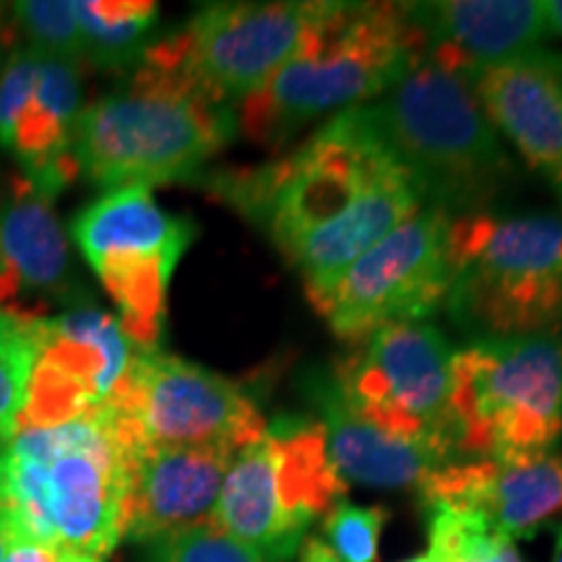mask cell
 <instances>
[{"label":"cell","mask_w":562,"mask_h":562,"mask_svg":"<svg viewBox=\"0 0 562 562\" xmlns=\"http://www.w3.org/2000/svg\"><path fill=\"white\" fill-rule=\"evenodd\" d=\"M370 110L427 206L474 214L508 182L503 140L459 70L422 58Z\"/></svg>","instance_id":"obj_5"},{"label":"cell","mask_w":562,"mask_h":562,"mask_svg":"<svg viewBox=\"0 0 562 562\" xmlns=\"http://www.w3.org/2000/svg\"><path fill=\"white\" fill-rule=\"evenodd\" d=\"M425 58L406 3H328L294 58L240 104V128L266 149L331 112L383 97Z\"/></svg>","instance_id":"obj_2"},{"label":"cell","mask_w":562,"mask_h":562,"mask_svg":"<svg viewBox=\"0 0 562 562\" xmlns=\"http://www.w3.org/2000/svg\"><path fill=\"white\" fill-rule=\"evenodd\" d=\"M66 271V235L53 199L24 172L0 170V311L19 315L21 294L55 290Z\"/></svg>","instance_id":"obj_19"},{"label":"cell","mask_w":562,"mask_h":562,"mask_svg":"<svg viewBox=\"0 0 562 562\" xmlns=\"http://www.w3.org/2000/svg\"><path fill=\"white\" fill-rule=\"evenodd\" d=\"M315 404L321 406V425L326 432V451L336 474L344 482H357L375 490L422 492L427 480L448 463H456L427 442L406 440L370 425L355 414L334 383L313 385Z\"/></svg>","instance_id":"obj_18"},{"label":"cell","mask_w":562,"mask_h":562,"mask_svg":"<svg viewBox=\"0 0 562 562\" xmlns=\"http://www.w3.org/2000/svg\"><path fill=\"white\" fill-rule=\"evenodd\" d=\"M83 63L123 70L149 50L159 5L151 0H76Z\"/></svg>","instance_id":"obj_21"},{"label":"cell","mask_w":562,"mask_h":562,"mask_svg":"<svg viewBox=\"0 0 562 562\" xmlns=\"http://www.w3.org/2000/svg\"><path fill=\"white\" fill-rule=\"evenodd\" d=\"M347 487L321 419L279 417L232 459L211 524L269 562H286Z\"/></svg>","instance_id":"obj_8"},{"label":"cell","mask_w":562,"mask_h":562,"mask_svg":"<svg viewBox=\"0 0 562 562\" xmlns=\"http://www.w3.org/2000/svg\"><path fill=\"white\" fill-rule=\"evenodd\" d=\"M237 128L235 108L138 63L128 87L81 112L74 154L97 186L151 188L195 178Z\"/></svg>","instance_id":"obj_4"},{"label":"cell","mask_w":562,"mask_h":562,"mask_svg":"<svg viewBox=\"0 0 562 562\" xmlns=\"http://www.w3.org/2000/svg\"><path fill=\"white\" fill-rule=\"evenodd\" d=\"M5 472H9V440L0 438V516L5 510Z\"/></svg>","instance_id":"obj_32"},{"label":"cell","mask_w":562,"mask_h":562,"mask_svg":"<svg viewBox=\"0 0 562 562\" xmlns=\"http://www.w3.org/2000/svg\"><path fill=\"white\" fill-rule=\"evenodd\" d=\"M425 37V58L459 70H476L537 50L547 37L544 3L539 0H435L406 3Z\"/></svg>","instance_id":"obj_17"},{"label":"cell","mask_w":562,"mask_h":562,"mask_svg":"<svg viewBox=\"0 0 562 562\" xmlns=\"http://www.w3.org/2000/svg\"><path fill=\"white\" fill-rule=\"evenodd\" d=\"M63 562H102V560L83 558V554H70V552H63Z\"/></svg>","instance_id":"obj_35"},{"label":"cell","mask_w":562,"mask_h":562,"mask_svg":"<svg viewBox=\"0 0 562 562\" xmlns=\"http://www.w3.org/2000/svg\"><path fill=\"white\" fill-rule=\"evenodd\" d=\"M3 562H63V552L55 547L30 542V539H19L11 533L9 550H5Z\"/></svg>","instance_id":"obj_29"},{"label":"cell","mask_w":562,"mask_h":562,"mask_svg":"<svg viewBox=\"0 0 562 562\" xmlns=\"http://www.w3.org/2000/svg\"><path fill=\"white\" fill-rule=\"evenodd\" d=\"M389 510L339 501L323 516V537L341 562H375Z\"/></svg>","instance_id":"obj_26"},{"label":"cell","mask_w":562,"mask_h":562,"mask_svg":"<svg viewBox=\"0 0 562 562\" xmlns=\"http://www.w3.org/2000/svg\"><path fill=\"white\" fill-rule=\"evenodd\" d=\"M0 34H3V13H0Z\"/></svg>","instance_id":"obj_37"},{"label":"cell","mask_w":562,"mask_h":562,"mask_svg":"<svg viewBox=\"0 0 562 562\" xmlns=\"http://www.w3.org/2000/svg\"><path fill=\"white\" fill-rule=\"evenodd\" d=\"M425 508L474 513L497 533L529 539L562 513V451L531 459H476L442 467L419 492Z\"/></svg>","instance_id":"obj_14"},{"label":"cell","mask_w":562,"mask_h":562,"mask_svg":"<svg viewBox=\"0 0 562 562\" xmlns=\"http://www.w3.org/2000/svg\"><path fill=\"white\" fill-rule=\"evenodd\" d=\"M451 360L430 323H393L368 336L336 368V391L355 414L398 438L459 459L451 419Z\"/></svg>","instance_id":"obj_12"},{"label":"cell","mask_w":562,"mask_h":562,"mask_svg":"<svg viewBox=\"0 0 562 562\" xmlns=\"http://www.w3.org/2000/svg\"><path fill=\"white\" fill-rule=\"evenodd\" d=\"M448 311L484 339L562 323V214H461L448 240Z\"/></svg>","instance_id":"obj_6"},{"label":"cell","mask_w":562,"mask_h":562,"mask_svg":"<svg viewBox=\"0 0 562 562\" xmlns=\"http://www.w3.org/2000/svg\"><path fill=\"white\" fill-rule=\"evenodd\" d=\"M544 19H547V37H560L562 40V0H552L544 3Z\"/></svg>","instance_id":"obj_31"},{"label":"cell","mask_w":562,"mask_h":562,"mask_svg":"<svg viewBox=\"0 0 562 562\" xmlns=\"http://www.w3.org/2000/svg\"><path fill=\"white\" fill-rule=\"evenodd\" d=\"M237 451L224 446H170L131 453L123 539L157 542L211 524Z\"/></svg>","instance_id":"obj_15"},{"label":"cell","mask_w":562,"mask_h":562,"mask_svg":"<svg viewBox=\"0 0 562 562\" xmlns=\"http://www.w3.org/2000/svg\"><path fill=\"white\" fill-rule=\"evenodd\" d=\"M300 562H341L336 554L328 550V544L318 537H311L302 542L300 550Z\"/></svg>","instance_id":"obj_30"},{"label":"cell","mask_w":562,"mask_h":562,"mask_svg":"<svg viewBox=\"0 0 562 562\" xmlns=\"http://www.w3.org/2000/svg\"><path fill=\"white\" fill-rule=\"evenodd\" d=\"M102 406L128 453L170 446L240 451L266 430L243 385L161 349L133 351L128 372Z\"/></svg>","instance_id":"obj_11"},{"label":"cell","mask_w":562,"mask_h":562,"mask_svg":"<svg viewBox=\"0 0 562 562\" xmlns=\"http://www.w3.org/2000/svg\"><path fill=\"white\" fill-rule=\"evenodd\" d=\"M131 453L100 404L53 430L9 440L3 518L13 537L102 560L123 539Z\"/></svg>","instance_id":"obj_3"},{"label":"cell","mask_w":562,"mask_h":562,"mask_svg":"<svg viewBox=\"0 0 562 562\" xmlns=\"http://www.w3.org/2000/svg\"><path fill=\"white\" fill-rule=\"evenodd\" d=\"M552 562H562V524L554 529V554Z\"/></svg>","instance_id":"obj_34"},{"label":"cell","mask_w":562,"mask_h":562,"mask_svg":"<svg viewBox=\"0 0 562 562\" xmlns=\"http://www.w3.org/2000/svg\"><path fill=\"white\" fill-rule=\"evenodd\" d=\"M70 235L115 300L133 349H159L167 292L195 237L193 222L167 214L151 188L123 186L79 211Z\"/></svg>","instance_id":"obj_10"},{"label":"cell","mask_w":562,"mask_h":562,"mask_svg":"<svg viewBox=\"0 0 562 562\" xmlns=\"http://www.w3.org/2000/svg\"><path fill=\"white\" fill-rule=\"evenodd\" d=\"M430 518V562H524L516 544L474 513L448 505L427 508Z\"/></svg>","instance_id":"obj_22"},{"label":"cell","mask_w":562,"mask_h":562,"mask_svg":"<svg viewBox=\"0 0 562 562\" xmlns=\"http://www.w3.org/2000/svg\"><path fill=\"white\" fill-rule=\"evenodd\" d=\"M203 182L269 232L302 273L307 297L425 209L417 178L383 138L370 104L334 115L290 157L206 175Z\"/></svg>","instance_id":"obj_1"},{"label":"cell","mask_w":562,"mask_h":562,"mask_svg":"<svg viewBox=\"0 0 562 562\" xmlns=\"http://www.w3.org/2000/svg\"><path fill=\"white\" fill-rule=\"evenodd\" d=\"M9 542H11V529H9V524H5V518L0 516V562H3V558H5Z\"/></svg>","instance_id":"obj_33"},{"label":"cell","mask_w":562,"mask_h":562,"mask_svg":"<svg viewBox=\"0 0 562 562\" xmlns=\"http://www.w3.org/2000/svg\"><path fill=\"white\" fill-rule=\"evenodd\" d=\"M34 360L37 349H34L30 318L0 311V438L5 440L16 435Z\"/></svg>","instance_id":"obj_25"},{"label":"cell","mask_w":562,"mask_h":562,"mask_svg":"<svg viewBox=\"0 0 562 562\" xmlns=\"http://www.w3.org/2000/svg\"><path fill=\"white\" fill-rule=\"evenodd\" d=\"M490 123L562 199V55L537 47L469 76Z\"/></svg>","instance_id":"obj_16"},{"label":"cell","mask_w":562,"mask_h":562,"mask_svg":"<svg viewBox=\"0 0 562 562\" xmlns=\"http://www.w3.org/2000/svg\"><path fill=\"white\" fill-rule=\"evenodd\" d=\"M318 3H211L154 40L140 63L201 97L240 108L297 55L323 13Z\"/></svg>","instance_id":"obj_9"},{"label":"cell","mask_w":562,"mask_h":562,"mask_svg":"<svg viewBox=\"0 0 562 562\" xmlns=\"http://www.w3.org/2000/svg\"><path fill=\"white\" fill-rule=\"evenodd\" d=\"M404 562H430V558H427V552H425V554H417V558H409Z\"/></svg>","instance_id":"obj_36"},{"label":"cell","mask_w":562,"mask_h":562,"mask_svg":"<svg viewBox=\"0 0 562 562\" xmlns=\"http://www.w3.org/2000/svg\"><path fill=\"white\" fill-rule=\"evenodd\" d=\"M37 63L40 53H34L32 47H26V50L16 47L0 70V146H11L19 117L24 115L26 104L32 100Z\"/></svg>","instance_id":"obj_28"},{"label":"cell","mask_w":562,"mask_h":562,"mask_svg":"<svg viewBox=\"0 0 562 562\" xmlns=\"http://www.w3.org/2000/svg\"><path fill=\"white\" fill-rule=\"evenodd\" d=\"M448 406L459 456L550 453L562 435V341L539 334L453 351Z\"/></svg>","instance_id":"obj_7"},{"label":"cell","mask_w":562,"mask_h":562,"mask_svg":"<svg viewBox=\"0 0 562 562\" xmlns=\"http://www.w3.org/2000/svg\"><path fill=\"white\" fill-rule=\"evenodd\" d=\"M97 406H100L97 398L81 383H76L74 378H68L53 364L34 360L16 432L53 430V427L70 425V422L87 417Z\"/></svg>","instance_id":"obj_23"},{"label":"cell","mask_w":562,"mask_h":562,"mask_svg":"<svg viewBox=\"0 0 562 562\" xmlns=\"http://www.w3.org/2000/svg\"><path fill=\"white\" fill-rule=\"evenodd\" d=\"M13 32L24 37L40 55L63 58L83 66L81 32L74 3L68 0H24L11 5Z\"/></svg>","instance_id":"obj_24"},{"label":"cell","mask_w":562,"mask_h":562,"mask_svg":"<svg viewBox=\"0 0 562 562\" xmlns=\"http://www.w3.org/2000/svg\"><path fill=\"white\" fill-rule=\"evenodd\" d=\"M448 240L451 216L432 206L419 209L307 300L347 344H362L393 323L425 321L448 297Z\"/></svg>","instance_id":"obj_13"},{"label":"cell","mask_w":562,"mask_h":562,"mask_svg":"<svg viewBox=\"0 0 562 562\" xmlns=\"http://www.w3.org/2000/svg\"><path fill=\"white\" fill-rule=\"evenodd\" d=\"M37 360L53 364L81 383L97 404L117 389L131 368L133 344L123 334L121 321L97 311L76 307L55 318H30Z\"/></svg>","instance_id":"obj_20"},{"label":"cell","mask_w":562,"mask_h":562,"mask_svg":"<svg viewBox=\"0 0 562 562\" xmlns=\"http://www.w3.org/2000/svg\"><path fill=\"white\" fill-rule=\"evenodd\" d=\"M146 562H269L261 552L229 537L220 526L203 524L149 544Z\"/></svg>","instance_id":"obj_27"}]
</instances>
